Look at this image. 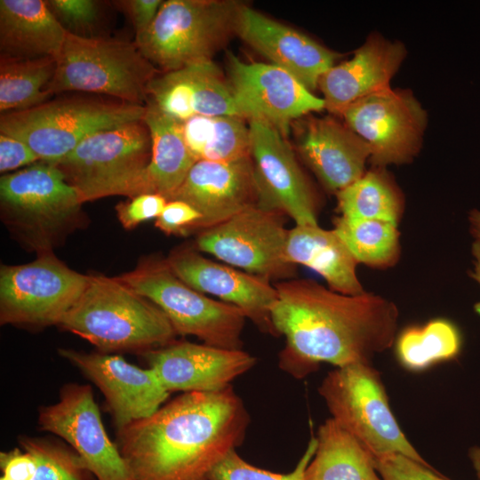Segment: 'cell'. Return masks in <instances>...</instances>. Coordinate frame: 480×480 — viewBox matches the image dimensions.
Returning <instances> with one entry per match:
<instances>
[{
	"label": "cell",
	"instance_id": "1",
	"mask_svg": "<svg viewBox=\"0 0 480 480\" xmlns=\"http://www.w3.org/2000/svg\"><path fill=\"white\" fill-rule=\"evenodd\" d=\"M275 287L271 321L286 340L279 366L294 378L308 376L322 363L371 364L396 341L398 308L382 296L346 295L308 279L282 281Z\"/></svg>",
	"mask_w": 480,
	"mask_h": 480
},
{
	"label": "cell",
	"instance_id": "2",
	"mask_svg": "<svg viewBox=\"0 0 480 480\" xmlns=\"http://www.w3.org/2000/svg\"><path fill=\"white\" fill-rule=\"evenodd\" d=\"M249 421L232 386L186 392L117 430V447L134 480H209L242 443Z\"/></svg>",
	"mask_w": 480,
	"mask_h": 480
},
{
	"label": "cell",
	"instance_id": "3",
	"mask_svg": "<svg viewBox=\"0 0 480 480\" xmlns=\"http://www.w3.org/2000/svg\"><path fill=\"white\" fill-rule=\"evenodd\" d=\"M80 299L60 325L100 350L147 351L174 341L165 314L116 277L88 275Z\"/></svg>",
	"mask_w": 480,
	"mask_h": 480
},
{
	"label": "cell",
	"instance_id": "4",
	"mask_svg": "<svg viewBox=\"0 0 480 480\" xmlns=\"http://www.w3.org/2000/svg\"><path fill=\"white\" fill-rule=\"evenodd\" d=\"M76 191L52 164L38 161L0 178L1 219L25 248L53 252L86 220Z\"/></svg>",
	"mask_w": 480,
	"mask_h": 480
},
{
	"label": "cell",
	"instance_id": "5",
	"mask_svg": "<svg viewBox=\"0 0 480 480\" xmlns=\"http://www.w3.org/2000/svg\"><path fill=\"white\" fill-rule=\"evenodd\" d=\"M151 148L149 130L139 120L92 134L52 164L82 204L112 196L132 198L150 193Z\"/></svg>",
	"mask_w": 480,
	"mask_h": 480
},
{
	"label": "cell",
	"instance_id": "6",
	"mask_svg": "<svg viewBox=\"0 0 480 480\" xmlns=\"http://www.w3.org/2000/svg\"><path fill=\"white\" fill-rule=\"evenodd\" d=\"M242 5L234 0L164 1L151 25L134 42L161 72L211 61L236 35Z\"/></svg>",
	"mask_w": 480,
	"mask_h": 480
},
{
	"label": "cell",
	"instance_id": "7",
	"mask_svg": "<svg viewBox=\"0 0 480 480\" xmlns=\"http://www.w3.org/2000/svg\"><path fill=\"white\" fill-rule=\"evenodd\" d=\"M145 105L65 97L1 114L0 133L22 140L40 161L54 164L98 132L142 120Z\"/></svg>",
	"mask_w": 480,
	"mask_h": 480
},
{
	"label": "cell",
	"instance_id": "8",
	"mask_svg": "<svg viewBox=\"0 0 480 480\" xmlns=\"http://www.w3.org/2000/svg\"><path fill=\"white\" fill-rule=\"evenodd\" d=\"M160 73L135 42L83 37L67 31L47 91L52 94L69 91L100 93L145 105L148 85Z\"/></svg>",
	"mask_w": 480,
	"mask_h": 480
},
{
	"label": "cell",
	"instance_id": "9",
	"mask_svg": "<svg viewBox=\"0 0 480 480\" xmlns=\"http://www.w3.org/2000/svg\"><path fill=\"white\" fill-rule=\"evenodd\" d=\"M116 277L156 305L176 334L195 336L217 348L242 349L241 336L247 319L244 313L186 284L166 260L146 258L132 271Z\"/></svg>",
	"mask_w": 480,
	"mask_h": 480
},
{
	"label": "cell",
	"instance_id": "10",
	"mask_svg": "<svg viewBox=\"0 0 480 480\" xmlns=\"http://www.w3.org/2000/svg\"><path fill=\"white\" fill-rule=\"evenodd\" d=\"M318 392L335 420L374 457L400 454L431 466L400 428L379 372L371 364L336 367Z\"/></svg>",
	"mask_w": 480,
	"mask_h": 480
},
{
	"label": "cell",
	"instance_id": "11",
	"mask_svg": "<svg viewBox=\"0 0 480 480\" xmlns=\"http://www.w3.org/2000/svg\"><path fill=\"white\" fill-rule=\"evenodd\" d=\"M53 252L32 262L0 268V323L33 328L60 325L88 284Z\"/></svg>",
	"mask_w": 480,
	"mask_h": 480
},
{
	"label": "cell",
	"instance_id": "12",
	"mask_svg": "<svg viewBox=\"0 0 480 480\" xmlns=\"http://www.w3.org/2000/svg\"><path fill=\"white\" fill-rule=\"evenodd\" d=\"M286 214L277 208L259 205L203 229L196 247L229 266L271 279H288L296 274V265L285 258L289 230Z\"/></svg>",
	"mask_w": 480,
	"mask_h": 480
},
{
	"label": "cell",
	"instance_id": "13",
	"mask_svg": "<svg viewBox=\"0 0 480 480\" xmlns=\"http://www.w3.org/2000/svg\"><path fill=\"white\" fill-rule=\"evenodd\" d=\"M341 116L369 146L375 167L411 162L419 153L427 113L408 90L391 88L349 105Z\"/></svg>",
	"mask_w": 480,
	"mask_h": 480
},
{
	"label": "cell",
	"instance_id": "14",
	"mask_svg": "<svg viewBox=\"0 0 480 480\" xmlns=\"http://www.w3.org/2000/svg\"><path fill=\"white\" fill-rule=\"evenodd\" d=\"M38 425L66 440L97 480H134L117 445L108 436L91 386L65 385L57 403L40 408Z\"/></svg>",
	"mask_w": 480,
	"mask_h": 480
},
{
	"label": "cell",
	"instance_id": "15",
	"mask_svg": "<svg viewBox=\"0 0 480 480\" xmlns=\"http://www.w3.org/2000/svg\"><path fill=\"white\" fill-rule=\"evenodd\" d=\"M228 83L242 105L246 119L262 120L284 137L290 125L312 111L324 108L314 95L288 71L271 63L244 62L228 53Z\"/></svg>",
	"mask_w": 480,
	"mask_h": 480
},
{
	"label": "cell",
	"instance_id": "16",
	"mask_svg": "<svg viewBox=\"0 0 480 480\" xmlns=\"http://www.w3.org/2000/svg\"><path fill=\"white\" fill-rule=\"evenodd\" d=\"M172 200L183 201L202 215L196 228L200 231L252 207H270L251 156L231 162L197 161Z\"/></svg>",
	"mask_w": 480,
	"mask_h": 480
},
{
	"label": "cell",
	"instance_id": "17",
	"mask_svg": "<svg viewBox=\"0 0 480 480\" xmlns=\"http://www.w3.org/2000/svg\"><path fill=\"white\" fill-rule=\"evenodd\" d=\"M104 395L117 430L153 415L170 392L151 368L143 369L119 356L60 348Z\"/></svg>",
	"mask_w": 480,
	"mask_h": 480
},
{
	"label": "cell",
	"instance_id": "18",
	"mask_svg": "<svg viewBox=\"0 0 480 480\" xmlns=\"http://www.w3.org/2000/svg\"><path fill=\"white\" fill-rule=\"evenodd\" d=\"M251 157L268 204L297 226L318 225V201L285 137L269 124L249 120Z\"/></svg>",
	"mask_w": 480,
	"mask_h": 480
},
{
	"label": "cell",
	"instance_id": "19",
	"mask_svg": "<svg viewBox=\"0 0 480 480\" xmlns=\"http://www.w3.org/2000/svg\"><path fill=\"white\" fill-rule=\"evenodd\" d=\"M166 262L191 288L236 306L261 332L277 336L270 314L277 291L269 280L212 261L188 246L173 250Z\"/></svg>",
	"mask_w": 480,
	"mask_h": 480
},
{
	"label": "cell",
	"instance_id": "20",
	"mask_svg": "<svg viewBox=\"0 0 480 480\" xmlns=\"http://www.w3.org/2000/svg\"><path fill=\"white\" fill-rule=\"evenodd\" d=\"M169 392H217L247 372L256 358L243 349L172 341L143 353Z\"/></svg>",
	"mask_w": 480,
	"mask_h": 480
},
{
	"label": "cell",
	"instance_id": "21",
	"mask_svg": "<svg viewBox=\"0 0 480 480\" xmlns=\"http://www.w3.org/2000/svg\"><path fill=\"white\" fill-rule=\"evenodd\" d=\"M292 124L300 156L328 191L337 194L364 175L369 146L346 124L331 116Z\"/></svg>",
	"mask_w": 480,
	"mask_h": 480
},
{
	"label": "cell",
	"instance_id": "22",
	"mask_svg": "<svg viewBox=\"0 0 480 480\" xmlns=\"http://www.w3.org/2000/svg\"><path fill=\"white\" fill-rule=\"evenodd\" d=\"M147 94L164 113L180 122L196 115L246 119L228 80L212 60L161 72L148 84Z\"/></svg>",
	"mask_w": 480,
	"mask_h": 480
},
{
	"label": "cell",
	"instance_id": "23",
	"mask_svg": "<svg viewBox=\"0 0 480 480\" xmlns=\"http://www.w3.org/2000/svg\"><path fill=\"white\" fill-rule=\"evenodd\" d=\"M236 35L274 64L294 76L309 91L339 57L305 34L243 4Z\"/></svg>",
	"mask_w": 480,
	"mask_h": 480
},
{
	"label": "cell",
	"instance_id": "24",
	"mask_svg": "<svg viewBox=\"0 0 480 480\" xmlns=\"http://www.w3.org/2000/svg\"><path fill=\"white\" fill-rule=\"evenodd\" d=\"M406 50L398 41L372 35L354 57L332 66L318 80L324 108L340 116L353 102L390 88L389 82L404 60Z\"/></svg>",
	"mask_w": 480,
	"mask_h": 480
},
{
	"label": "cell",
	"instance_id": "25",
	"mask_svg": "<svg viewBox=\"0 0 480 480\" xmlns=\"http://www.w3.org/2000/svg\"><path fill=\"white\" fill-rule=\"evenodd\" d=\"M66 35L46 1H0V57L57 59Z\"/></svg>",
	"mask_w": 480,
	"mask_h": 480
},
{
	"label": "cell",
	"instance_id": "26",
	"mask_svg": "<svg viewBox=\"0 0 480 480\" xmlns=\"http://www.w3.org/2000/svg\"><path fill=\"white\" fill-rule=\"evenodd\" d=\"M285 258L317 272L334 292L346 295L365 292L356 274L359 263L334 229L296 225L289 230Z\"/></svg>",
	"mask_w": 480,
	"mask_h": 480
},
{
	"label": "cell",
	"instance_id": "27",
	"mask_svg": "<svg viewBox=\"0 0 480 480\" xmlns=\"http://www.w3.org/2000/svg\"><path fill=\"white\" fill-rule=\"evenodd\" d=\"M151 136V159L148 167L150 193L170 201L197 162L189 151L182 132V122L164 113L147 100L142 118Z\"/></svg>",
	"mask_w": 480,
	"mask_h": 480
},
{
	"label": "cell",
	"instance_id": "28",
	"mask_svg": "<svg viewBox=\"0 0 480 480\" xmlns=\"http://www.w3.org/2000/svg\"><path fill=\"white\" fill-rule=\"evenodd\" d=\"M316 438L304 480H382L374 456L332 418L319 427Z\"/></svg>",
	"mask_w": 480,
	"mask_h": 480
},
{
	"label": "cell",
	"instance_id": "29",
	"mask_svg": "<svg viewBox=\"0 0 480 480\" xmlns=\"http://www.w3.org/2000/svg\"><path fill=\"white\" fill-rule=\"evenodd\" d=\"M244 120L196 115L182 122L183 137L196 161H236L251 156L250 128Z\"/></svg>",
	"mask_w": 480,
	"mask_h": 480
},
{
	"label": "cell",
	"instance_id": "30",
	"mask_svg": "<svg viewBox=\"0 0 480 480\" xmlns=\"http://www.w3.org/2000/svg\"><path fill=\"white\" fill-rule=\"evenodd\" d=\"M340 216L380 220L398 226L404 211V196L384 167H373L336 194Z\"/></svg>",
	"mask_w": 480,
	"mask_h": 480
},
{
	"label": "cell",
	"instance_id": "31",
	"mask_svg": "<svg viewBox=\"0 0 480 480\" xmlns=\"http://www.w3.org/2000/svg\"><path fill=\"white\" fill-rule=\"evenodd\" d=\"M56 70V59L0 57V111L7 113L38 106L52 95L47 87Z\"/></svg>",
	"mask_w": 480,
	"mask_h": 480
},
{
	"label": "cell",
	"instance_id": "32",
	"mask_svg": "<svg viewBox=\"0 0 480 480\" xmlns=\"http://www.w3.org/2000/svg\"><path fill=\"white\" fill-rule=\"evenodd\" d=\"M334 230L358 261L370 268L385 269L399 260L400 233L397 226L380 220L348 219L333 220Z\"/></svg>",
	"mask_w": 480,
	"mask_h": 480
},
{
	"label": "cell",
	"instance_id": "33",
	"mask_svg": "<svg viewBox=\"0 0 480 480\" xmlns=\"http://www.w3.org/2000/svg\"><path fill=\"white\" fill-rule=\"evenodd\" d=\"M460 335L450 321L436 318L423 325L405 328L396 339V356L411 371H422L454 358L460 352Z\"/></svg>",
	"mask_w": 480,
	"mask_h": 480
},
{
	"label": "cell",
	"instance_id": "34",
	"mask_svg": "<svg viewBox=\"0 0 480 480\" xmlns=\"http://www.w3.org/2000/svg\"><path fill=\"white\" fill-rule=\"evenodd\" d=\"M20 444L35 459L31 480H97L75 450L59 442L23 436Z\"/></svg>",
	"mask_w": 480,
	"mask_h": 480
},
{
	"label": "cell",
	"instance_id": "35",
	"mask_svg": "<svg viewBox=\"0 0 480 480\" xmlns=\"http://www.w3.org/2000/svg\"><path fill=\"white\" fill-rule=\"evenodd\" d=\"M316 449V438L312 436L296 467L286 474L271 472L252 465L234 450L212 470L209 480H304L305 470Z\"/></svg>",
	"mask_w": 480,
	"mask_h": 480
},
{
	"label": "cell",
	"instance_id": "36",
	"mask_svg": "<svg viewBox=\"0 0 480 480\" xmlns=\"http://www.w3.org/2000/svg\"><path fill=\"white\" fill-rule=\"evenodd\" d=\"M46 4L68 32L83 37H93L92 31L100 15L97 1L50 0Z\"/></svg>",
	"mask_w": 480,
	"mask_h": 480
},
{
	"label": "cell",
	"instance_id": "37",
	"mask_svg": "<svg viewBox=\"0 0 480 480\" xmlns=\"http://www.w3.org/2000/svg\"><path fill=\"white\" fill-rule=\"evenodd\" d=\"M375 468L382 480H449L432 466L406 456L389 454L374 457Z\"/></svg>",
	"mask_w": 480,
	"mask_h": 480
},
{
	"label": "cell",
	"instance_id": "38",
	"mask_svg": "<svg viewBox=\"0 0 480 480\" xmlns=\"http://www.w3.org/2000/svg\"><path fill=\"white\" fill-rule=\"evenodd\" d=\"M166 198L156 193H144L116 206L117 218L123 227L132 229L140 223L157 218L167 204Z\"/></svg>",
	"mask_w": 480,
	"mask_h": 480
},
{
	"label": "cell",
	"instance_id": "39",
	"mask_svg": "<svg viewBox=\"0 0 480 480\" xmlns=\"http://www.w3.org/2000/svg\"><path fill=\"white\" fill-rule=\"evenodd\" d=\"M201 219L202 215L188 204L172 200L156 218V227L167 235H183L196 230Z\"/></svg>",
	"mask_w": 480,
	"mask_h": 480
},
{
	"label": "cell",
	"instance_id": "40",
	"mask_svg": "<svg viewBox=\"0 0 480 480\" xmlns=\"http://www.w3.org/2000/svg\"><path fill=\"white\" fill-rule=\"evenodd\" d=\"M40 161L28 145L14 137L0 133L1 173Z\"/></svg>",
	"mask_w": 480,
	"mask_h": 480
},
{
	"label": "cell",
	"instance_id": "41",
	"mask_svg": "<svg viewBox=\"0 0 480 480\" xmlns=\"http://www.w3.org/2000/svg\"><path fill=\"white\" fill-rule=\"evenodd\" d=\"M0 468L9 480H31L36 471L34 457L27 451L14 448L0 453Z\"/></svg>",
	"mask_w": 480,
	"mask_h": 480
},
{
	"label": "cell",
	"instance_id": "42",
	"mask_svg": "<svg viewBox=\"0 0 480 480\" xmlns=\"http://www.w3.org/2000/svg\"><path fill=\"white\" fill-rule=\"evenodd\" d=\"M116 6L131 18L136 36L145 32L156 18L163 1L160 0H124L116 1Z\"/></svg>",
	"mask_w": 480,
	"mask_h": 480
},
{
	"label": "cell",
	"instance_id": "43",
	"mask_svg": "<svg viewBox=\"0 0 480 480\" xmlns=\"http://www.w3.org/2000/svg\"><path fill=\"white\" fill-rule=\"evenodd\" d=\"M472 269L469 271V276L480 286V244L474 241L471 246ZM474 309L480 316V300L477 301Z\"/></svg>",
	"mask_w": 480,
	"mask_h": 480
},
{
	"label": "cell",
	"instance_id": "44",
	"mask_svg": "<svg viewBox=\"0 0 480 480\" xmlns=\"http://www.w3.org/2000/svg\"><path fill=\"white\" fill-rule=\"evenodd\" d=\"M468 228L474 241L480 244V210L474 209L468 212Z\"/></svg>",
	"mask_w": 480,
	"mask_h": 480
},
{
	"label": "cell",
	"instance_id": "45",
	"mask_svg": "<svg viewBox=\"0 0 480 480\" xmlns=\"http://www.w3.org/2000/svg\"><path fill=\"white\" fill-rule=\"evenodd\" d=\"M468 457L475 470L476 479L480 480V446L470 448Z\"/></svg>",
	"mask_w": 480,
	"mask_h": 480
},
{
	"label": "cell",
	"instance_id": "46",
	"mask_svg": "<svg viewBox=\"0 0 480 480\" xmlns=\"http://www.w3.org/2000/svg\"><path fill=\"white\" fill-rule=\"evenodd\" d=\"M0 480H9V479H7V478H5L4 476H1Z\"/></svg>",
	"mask_w": 480,
	"mask_h": 480
}]
</instances>
